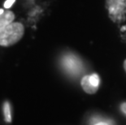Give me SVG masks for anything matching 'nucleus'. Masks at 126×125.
Returning <instances> with one entry per match:
<instances>
[{
  "label": "nucleus",
  "instance_id": "obj_9",
  "mask_svg": "<svg viewBox=\"0 0 126 125\" xmlns=\"http://www.w3.org/2000/svg\"><path fill=\"white\" fill-rule=\"evenodd\" d=\"M120 110L122 111V112L125 114L126 115V102H124L122 103L121 106H120Z\"/></svg>",
  "mask_w": 126,
  "mask_h": 125
},
{
  "label": "nucleus",
  "instance_id": "obj_1",
  "mask_svg": "<svg viewBox=\"0 0 126 125\" xmlns=\"http://www.w3.org/2000/svg\"><path fill=\"white\" fill-rule=\"evenodd\" d=\"M25 28L20 23H11L0 31V46H10L22 38Z\"/></svg>",
  "mask_w": 126,
  "mask_h": 125
},
{
  "label": "nucleus",
  "instance_id": "obj_6",
  "mask_svg": "<svg viewBox=\"0 0 126 125\" xmlns=\"http://www.w3.org/2000/svg\"><path fill=\"white\" fill-rule=\"evenodd\" d=\"M3 114H4V120L7 123L12 122V113H11V106L8 102H5L3 103Z\"/></svg>",
  "mask_w": 126,
  "mask_h": 125
},
{
  "label": "nucleus",
  "instance_id": "obj_7",
  "mask_svg": "<svg viewBox=\"0 0 126 125\" xmlns=\"http://www.w3.org/2000/svg\"><path fill=\"white\" fill-rule=\"evenodd\" d=\"M90 81L91 82V84L93 85H94L96 87H99V83H100V79L99 76H98V74L94 73L92 75L90 76Z\"/></svg>",
  "mask_w": 126,
  "mask_h": 125
},
{
  "label": "nucleus",
  "instance_id": "obj_5",
  "mask_svg": "<svg viewBox=\"0 0 126 125\" xmlns=\"http://www.w3.org/2000/svg\"><path fill=\"white\" fill-rule=\"evenodd\" d=\"M15 19V15L12 12H3L0 15V31L2 30L7 25L12 23L13 20Z\"/></svg>",
  "mask_w": 126,
  "mask_h": 125
},
{
  "label": "nucleus",
  "instance_id": "obj_11",
  "mask_svg": "<svg viewBox=\"0 0 126 125\" xmlns=\"http://www.w3.org/2000/svg\"><path fill=\"white\" fill-rule=\"evenodd\" d=\"M124 68H125V70L126 71V59L125 60V62H124Z\"/></svg>",
  "mask_w": 126,
  "mask_h": 125
},
{
  "label": "nucleus",
  "instance_id": "obj_8",
  "mask_svg": "<svg viewBox=\"0 0 126 125\" xmlns=\"http://www.w3.org/2000/svg\"><path fill=\"white\" fill-rule=\"evenodd\" d=\"M16 0H7L6 2H4V7L5 8H9L12 6V4L14 3Z\"/></svg>",
  "mask_w": 126,
  "mask_h": 125
},
{
  "label": "nucleus",
  "instance_id": "obj_2",
  "mask_svg": "<svg viewBox=\"0 0 126 125\" xmlns=\"http://www.w3.org/2000/svg\"><path fill=\"white\" fill-rule=\"evenodd\" d=\"M107 8L112 20H120L125 14L126 0H107Z\"/></svg>",
  "mask_w": 126,
  "mask_h": 125
},
{
  "label": "nucleus",
  "instance_id": "obj_4",
  "mask_svg": "<svg viewBox=\"0 0 126 125\" xmlns=\"http://www.w3.org/2000/svg\"><path fill=\"white\" fill-rule=\"evenodd\" d=\"M81 84L82 89H84V91L86 93V94H95L98 89V87H96L91 84V82L90 81V76H85L83 77L81 79Z\"/></svg>",
  "mask_w": 126,
  "mask_h": 125
},
{
  "label": "nucleus",
  "instance_id": "obj_3",
  "mask_svg": "<svg viewBox=\"0 0 126 125\" xmlns=\"http://www.w3.org/2000/svg\"><path fill=\"white\" fill-rule=\"evenodd\" d=\"M63 66L68 71L75 73L80 71L81 63V61L73 55H68L63 58Z\"/></svg>",
  "mask_w": 126,
  "mask_h": 125
},
{
  "label": "nucleus",
  "instance_id": "obj_10",
  "mask_svg": "<svg viewBox=\"0 0 126 125\" xmlns=\"http://www.w3.org/2000/svg\"><path fill=\"white\" fill-rule=\"evenodd\" d=\"M94 125H108V124H106V123H103V122H101V123H98V124H96Z\"/></svg>",
  "mask_w": 126,
  "mask_h": 125
},
{
  "label": "nucleus",
  "instance_id": "obj_12",
  "mask_svg": "<svg viewBox=\"0 0 126 125\" xmlns=\"http://www.w3.org/2000/svg\"><path fill=\"white\" fill-rule=\"evenodd\" d=\"M3 12H3V10H2V9H0V15L2 14Z\"/></svg>",
  "mask_w": 126,
  "mask_h": 125
}]
</instances>
